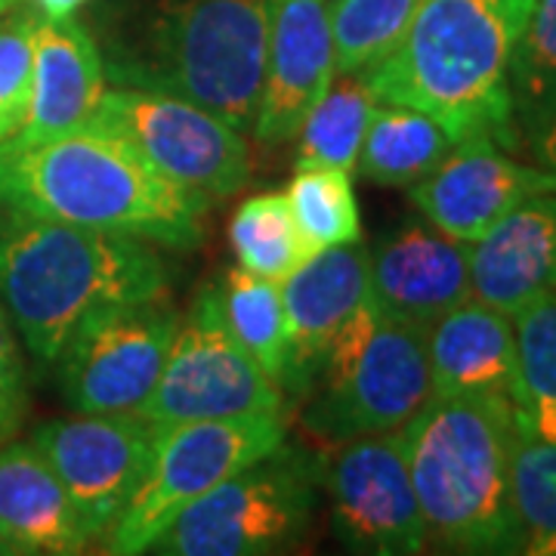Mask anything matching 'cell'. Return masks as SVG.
Listing matches in <instances>:
<instances>
[{
    "mask_svg": "<svg viewBox=\"0 0 556 556\" xmlns=\"http://www.w3.org/2000/svg\"><path fill=\"white\" fill-rule=\"evenodd\" d=\"M556 192L554 167L510 159L489 139L460 142L427 179L415 182L412 201L445 236L479 241L522 201Z\"/></svg>",
    "mask_w": 556,
    "mask_h": 556,
    "instance_id": "obj_15",
    "label": "cell"
},
{
    "mask_svg": "<svg viewBox=\"0 0 556 556\" xmlns=\"http://www.w3.org/2000/svg\"><path fill=\"white\" fill-rule=\"evenodd\" d=\"M321 482L340 544L365 556H415L427 547L402 430L340 442Z\"/></svg>",
    "mask_w": 556,
    "mask_h": 556,
    "instance_id": "obj_13",
    "label": "cell"
},
{
    "mask_svg": "<svg viewBox=\"0 0 556 556\" xmlns=\"http://www.w3.org/2000/svg\"><path fill=\"white\" fill-rule=\"evenodd\" d=\"M35 3H38L40 16H50V20H65V16H72V13H78L87 0H35Z\"/></svg>",
    "mask_w": 556,
    "mask_h": 556,
    "instance_id": "obj_33",
    "label": "cell"
},
{
    "mask_svg": "<svg viewBox=\"0 0 556 556\" xmlns=\"http://www.w3.org/2000/svg\"><path fill=\"white\" fill-rule=\"evenodd\" d=\"M139 417L170 427L186 420L285 415V393L229 328L217 285L201 288L177 321L164 371L137 408Z\"/></svg>",
    "mask_w": 556,
    "mask_h": 556,
    "instance_id": "obj_8",
    "label": "cell"
},
{
    "mask_svg": "<svg viewBox=\"0 0 556 556\" xmlns=\"http://www.w3.org/2000/svg\"><path fill=\"white\" fill-rule=\"evenodd\" d=\"M90 121L124 134L164 177L201 199H229L251 177L241 130L174 93L112 84Z\"/></svg>",
    "mask_w": 556,
    "mask_h": 556,
    "instance_id": "obj_10",
    "label": "cell"
},
{
    "mask_svg": "<svg viewBox=\"0 0 556 556\" xmlns=\"http://www.w3.org/2000/svg\"><path fill=\"white\" fill-rule=\"evenodd\" d=\"M424 0H334V72L356 75L383 60L417 16Z\"/></svg>",
    "mask_w": 556,
    "mask_h": 556,
    "instance_id": "obj_29",
    "label": "cell"
},
{
    "mask_svg": "<svg viewBox=\"0 0 556 556\" xmlns=\"http://www.w3.org/2000/svg\"><path fill=\"white\" fill-rule=\"evenodd\" d=\"M0 538L16 556L84 554L93 541L31 439L0 445Z\"/></svg>",
    "mask_w": 556,
    "mask_h": 556,
    "instance_id": "obj_21",
    "label": "cell"
},
{
    "mask_svg": "<svg viewBox=\"0 0 556 556\" xmlns=\"http://www.w3.org/2000/svg\"><path fill=\"white\" fill-rule=\"evenodd\" d=\"M433 396H517L514 316L470 298L427 334Z\"/></svg>",
    "mask_w": 556,
    "mask_h": 556,
    "instance_id": "obj_20",
    "label": "cell"
},
{
    "mask_svg": "<svg viewBox=\"0 0 556 556\" xmlns=\"http://www.w3.org/2000/svg\"><path fill=\"white\" fill-rule=\"evenodd\" d=\"M105 90V62L93 35L75 22L35 13V75L20 134L7 142H40L87 124Z\"/></svg>",
    "mask_w": 556,
    "mask_h": 556,
    "instance_id": "obj_18",
    "label": "cell"
},
{
    "mask_svg": "<svg viewBox=\"0 0 556 556\" xmlns=\"http://www.w3.org/2000/svg\"><path fill=\"white\" fill-rule=\"evenodd\" d=\"M285 199L291 204V214L309 257L338 244L362 241V217H358L350 170L325 167V164L298 167Z\"/></svg>",
    "mask_w": 556,
    "mask_h": 556,
    "instance_id": "obj_26",
    "label": "cell"
},
{
    "mask_svg": "<svg viewBox=\"0 0 556 556\" xmlns=\"http://www.w3.org/2000/svg\"><path fill=\"white\" fill-rule=\"evenodd\" d=\"M35 75V13L22 10L0 22V142L20 134Z\"/></svg>",
    "mask_w": 556,
    "mask_h": 556,
    "instance_id": "obj_31",
    "label": "cell"
},
{
    "mask_svg": "<svg viewBox=\"0 0 556 556\" xmlns=\"http://www.w3.org/2000/svg\"><path fill=\"white\" fill-rule=\"evenodd\" d=\"M519 142L535 146L556 121V0H535L507 65Z\"/></svg>",
    "mask_w": 556,
    "mask_h": 556,
    "instance_id": "obj_23",
    "label": "cell"
},
{
    "mask_svg": "<svg viewBox=\"0 0 556 556\" xmlns=\"http://www.w3.org/2000/svg\"><path fill=\"white\" fill-rule=\"evenodd\" d=\"M269 56V0H152L105 80L174 93L254 130Z\"/></svg>",
    "mask_w": 556,
    "mask_h": 556,
    "instance_id": "obj_5",
    "label": "cell"
},
{
    "mask_svg": "<svg viewBox=\"0 0 556 556\" xmlns=\"http://www.w3.org/2000/svg\"><path fill=\"white\" fill-rule=\"evenodd\" d=\"M378 97L371 87L362 80V75H334L325 97L316 102V109L306 115L300 127L298 155H294V170L298 167H340L353 170L362 152V142L368 134V124L375 118Z\"/></svg>",
    "mask_w": 556,
    "mask_h": 556,
    "instance_id": "obj_24",
    "label": "cell"
},
{
    "mask_svg": "<svg viewBox=\"0 0 556 556\" xmlns=\"http://www.w3.org/2000/svg\"><path fill=\"white\" fill-rule=\"evenodd\" d=\"M241 269L269 281H285L309 260L285 192H260L236 211L229 226Z\"/></svg>",
    "mask_w": 556,
    "mask_h": 556,
    "instance_id": "obj_27",
    "label": "cell"
},
{
    "mask_svg": "<svg viewBox=\"0 0 556 556\" xmlns=\"http://www.w3.org/2000/svg\"><path fill=\"white\" fill-rule=\"evenodd\" d=\"M31 442L56 470L87 535L102 541L149 479L159 424L139 415H75L40 424Z\"/></svg>",
    "mask_w": 556,
    "mask_h": 556,
    "instance_id": "obj_12",
    "label": "cell"
},
{
    "mask_svg": "<svg viewBox=\"0 0 556 556\" xmlns=\"http://www.w3.org/2000/svg\"><path fill=\"white\" fill-rule=\"evenodd\" d=\"M427 544L452 554H522L514 507L510 396H430L405 427Z\"/></svg>",
    "mask_w": 556,
    "mask_h": 556,
    "instance_id": "obj_4",
    "label": "cell"
},
{
    "mask_svg": "<svg viewBox=\"0 0 556 556\" xmlns=\"http://www.w3.org/2000/svg\"><path fill=\"white\" fill-rule=\"evenodd\" d=\"M371 298L387 318L433 328L473 298L470 241L452 239L430 219H405L375 244Z\"/></svg>",
    "mask_w": 556,
    "mask_h": 556,
    "instance_id": "obj_16",
    "label": "cell"
},
{
    "mask_svg": "<svg viewBox=\"0 0 556 556\" xmlns=\"http://www.w3.org/2000/svg\"><path fill=\"white\" fill-rule=\"evenodd\" d=\"M0 556H16V554H13V547H10V544H7L3 538H0Z\"/></svg>",
    "mask_w": 556,
    "mask_h": 556,
    "instance_id": "obj_36",
    "label": "cell"
},
{
    "mask_svg": "<svg viewBox=\"0 0 556 556\" xmlns=\"http://www.w3.org/2000/svg\"><path fill=\"white\" fill-rule=\"evenodd\" d=\"M430 328L380 313L356 356L321 371L303 412V430L325 445L402 430L433 396Z\"/></svg>",
    "mask_w": 556,
    "mask_h": 556,
    "instance_id": "obj_9",
    "label": "cell"
},
{
    "mask_svg": "<svg viewBox=\"0 0 556 556\" xmlns=\"http://www.w3.org/2000/svg\"><path fill=\"white\" fill-rule=\"evenodd\" d=\"M325 464L285 442L186 507L155 541L170 556H266L303 541Z\"/></svg>",
    "mask_w": 556,
    "mask_h": 556,
    "instance_id": "obj_6",
    "label": "cell"
},
{
    "mask_svg": "<svg viewBox=\"0 0 556 556\" xmlns=\"http://www.w3.org/2000/svg\"><path fill=\"white\" fill-rule=\"evenodd\" d=\"M532 149H535L538 161H541L544 167H554L556 170V121L544 130V137L538 139Z\"/></svg>",
    "mask_w": 556,
    "mask_h": 556,
    "instance_id": "obj_34",
    "label": "cell"
},
{
    "mask_svg": "<svg viewBox=\"0 0 556 556\" xmlns=\"http://www.w3.org/2000/svg\"><path fill=\"white\" fill-rule=\"evenodd\" d=\"M371 294V254L362 241L328 248L281 281L285 375L281 393L306 399L325 356L358 303Z\"/></svg>",
    "mask_w": 556,
    "mask_h": 556,
    "instance_id": "obj_14",
    "label": "cell"
},
{
    "mask_svg": "<svg viewBox=\"0 0 556 556\" xmlns=\"http://www.w3.org/2000/svg\"><path fill=\"white\" fill-rule=\"evenodd\" d=\"M510 477L522 554L556 556V442L535 437L517 424Z\"/></svg>",
    "mask_w": 556,
    "mask_h": 556,
    "instance_id": "obj_30",
    "label": "cell"
},
{
    "mask_svg": "<svg viewBox=\"0 0 556 556\" xmlns=\"http://www.w3.org/2000/svg\"><path fill=\"white\" fill-rule=\"evenodd\" d=\"M16 3H20V0H0V16H7Z\"/></svg>",
    "mask_w": 556,
    "mask_h": 556,
    "instance_id": "obj_35",
    "label": "cell"
},
{
    "mask_svg": "<svg viewBox=\"0 0 556 556\" xmlns=\"http://www.w3.org/2000/svg\"><path fill=\"white\" fill-rule=\"evenodd\" d=\"M473 298L517 316L556 288V192L522 201L470 244Z\"/></svg>",
    "mask_w": 556,
    "mask_h": 556,
    "instance_id": "obj_19",
    "label": "cell"
},
{
    "mask_svg": "<svg viewBox=\"0 0 556 556\" xmlns=\"http://www.w3.org/2000/svg\"><path fill=\"white\" fill-rule=\"evenodd\" d=\"M0 204L167 248L201 244L207 211V199L164 177L100 121L40 142H0Z\"/></svg>",
    "mask_w": 556,
    "mask_h": 556,
    "instance_id": "obj_1",
    "label": "cell"
},
{
    "mask_svg": "<svg viewBox=\"0 0 556 556\" xmlns=\"http://www.w3.org/2000/svg\"><path fill=\"white\" fill-rule=\"evenodd\" d=\"M288 437L285 415H244L219 420H186L159 427L155 464L137 497L102 538L115 556L149 554L174 519L223 479L236 477Z\"/></svg>",
    "mask_w": 556,
    "mask_h": 556,
    "instance_id": "obj_7",
    "label": "cell"
},
{
    "mask_svg": "<svg viewBox=\"0 0 556 556\" xmlns=\"http://www.w3.org/2000/svg\"><path fill=\"white\" fill-rule=\"evenodd\" d=\"M219 300L229 328L241 346L257 358V365L281 387L285 375V303L281 285L260 278L248 269H226L219 285Z\"/></svg>",
    "mask_w": 556,
    "mask_h": 556,
    "instance_id": "obj_28",
    "label": "cell"
},
{
    "mask_svg": "<svg viewBox=\"0 0 556 556\" xmlns=\"http://www.w3.org/2000/svg\"><path fill=\"white\" fill-rule=\"evenodd\" d=\"M535 0H424L405 38L358 75L378 102L430 115L460 142L519 146L507 65Z\"/></svg>",
    "mask_w": 556,
    "mask_h": 556,
    "instance_id": "obj_2",
    "label": "cell"
},
{
    "mask_svg": "<svg viewBox=\"0 0 556 556\" xmlns=\"http://www.w3.org/2000/svg\"><path fill=\"white\" fill-rule=\"evenodd\" d=\"M455 152V139L430 115L378 102L358 152V174L378 186H415Z\"/></svg>",
    "mask_w": 556,
    "mask_h": 556,
    "instance_id": "obj_22",
    "label": "cell"
},
{
    "mask_svg": "<svg viewBox=\"0 0 556 556\" xmlns=\"http://www.w3.org/2000/svg\"><path fill=\"white\" fill-rule=\"evenodd\" d=\"M177 321L161 300L90 313L56 358L65 405L75 415H137L164 371Z\"/></svg>",
    "mask_w": 556,
    "mask_h": 556,
    "instance_id": "obj_11",
    "label": "cell"
},
{
    "mask_svg": "<svg viewBox=\"0 0 556 556\" xmlns=\"http://www.w3.org/2000/svg\"><path fill=\"white\" fill-rule=\"evenodd\" d=\"M164 294L167 266L146 239L0 204V303L40 362H56L90 313Z\"/></svg>",
    "mask_w": 556,
    "mask_h": 556,
    "instance_id": "obj_3",
    "label": "cell"
},
{
    "mask_svg": "<svg viewBox=\"0 0 556 556\" xmlns=\"http://www.w3.org/2000/svg\"><path fill=\"white\" fill-rule=\"evenodd\" d=\"M517 325V396L522 430L556 442V288L514 316Z\"/></svg>",
    "mask_w": 556,
    "mask_h": 556,
    "instance_id": "obj_25",
    "label": "cell"
},
{
    "mask_svg": "<svg viewBox=\"0 0 556 556\" xmlns=\"http://www.w3.org/2000/svg\"><path fill=\"white\" fill-rule=\"evenodd\" d=\"M28 412V375L22 340L10 313L0 303V445L20 433Z\"/></svg>",
    "mask_w": 556,
    "mask_h": 556,
    "instance_id": "obj_32",
    "label": "cell"
},
{
    "mask_svg": "<svg viewBox=\"0 0 556 556\" xmlns=\"http://www.w3.org/2000/svg\"><path fill=\"white\" fill-rule=\"evenodd\" d=\"M328 0H269V56L254 134L260 142L298 137L334 80Z\"/></svg>",
    "mask_w": 556,
    "mask_h": 556,
    "instance_id": "obj_17",
    "label": "cell"
}]
</instances>
